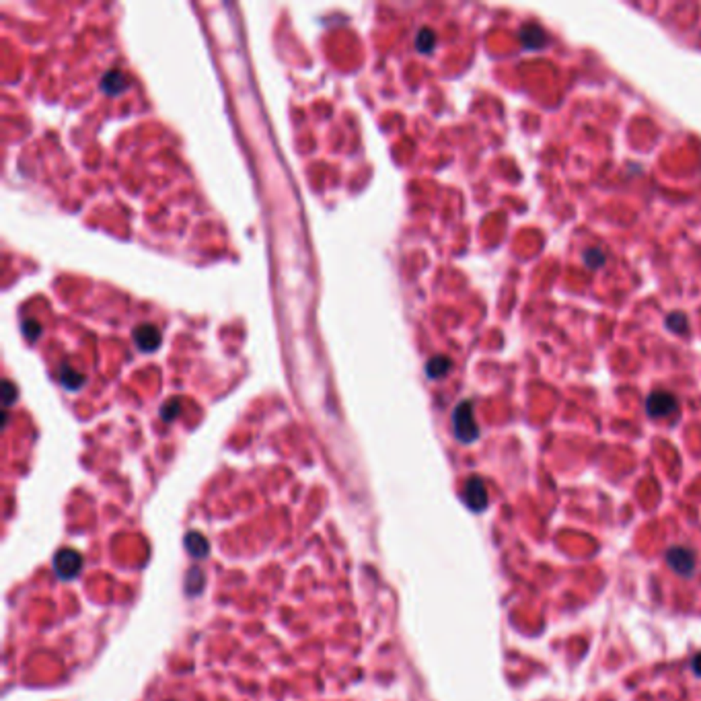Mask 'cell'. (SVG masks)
<instances>
[{
	"label": "cell",
	"mask_w": 701,
	"mask_h": 701,
	"mask_svg": "<svg viewBox=\"0 0 701 701\" xmlns=\"http://www.w3.org/2000/svg\"><path fill=\"white\" fill-rule=\"evenodd\" d=\"M83 568V556L74 549H60L54 556V572L62 580H72L79 576Z\"/></svg>",
	"instance_id": "cell-3"
},
{
	"label": "cell",
	"mask_w": 701,
	"mask_h": 701,
	"mask_svg": "<svg viewBox=\"0 0 701 701\" xmlns=\"http://www.w3.org/2000/svg\"><path fill=\"white\" fill-rule=\"evenodd\" d=\"M4 391H6V405H11L13 403V385L9 381L4 383Z\"/></svg>",
	"instance_id": "cell-15"
},
{
	"label": "cell",
	"mask_w": 701,
	"mask_h": 701,
	"mask_svg": "<svg viewBox=\"0 0 701 701\" xmlns=\"http://www.w3.org/2000/svg\"><path fill=\"white\" fill-rule=\"evenodd\" d=\"M666 563L679 576L689 578L695 574V554L689 547H680V545L671 547L666 551Z\"/></svg>",
	"instance_id": "cell-2"
},
{
	"label": "cell",
	"mask_w": 701,
	"mask_h": 701,
	"mask_svg": "<svg viewBox=\"0 0 701 701\" xmlns=\"http://www.w3.org/2000/svg\"><path fill=\"white\" fill-rule=\"evenodd\" d=\"M415 45H417V50L420 52H430L432 50V45H434V35H432V31H420V35H417V40H415Z\"/></svg>",
	"instance_id": "cell-12"
},
{
	"label": "cell",
	"mask_w": 701,
	"mask_h": 701,
	"mask_svg": "<svg viewBox=\"0 0 701 701\" xmlns=\"http://www.w3.org/2000/svg\"><path fill=\"white\" fill-rule=\"evenodd\" d=\"M186 549L189 551V556L191 557H206L208 556V549H210V545H208V539L204 535H200V533H187V537H186Z\"/></svg>",
	"instance_id": "cell-6"
},
{
	"label": "cell",
	"mask_w": 701,
	"mask_h": 701,
	"mask_svg": "<svg viewBox=\"0 0 701 701\" xmlns=\"http://www.w3.org/2000/svg\"><path fill=\"white\" fill-rule=\"evenodd\" d=\"M463 500L465 504L473 510V512H481L486 510L488 506V490H486V483L481 477H469L465 481V488H463Z\"/></svg>",
	"instance_id": "cell-4"
},
{
	"label": "cell",
	"mask_w": 701,
	"mask_h": 701,
	"mask_svg": "<svg viewBox=\"0 0 701 701\" xmlns=\"http://www.w3.org/2000/svg\"><path fill=\"white\" fill-rule=\"evenodd\" d=\"M60 381H62V385L66 387V389H70V391H77L81 385L84 383V376L81 374V372H77L72 366H62L60 369Z\"/></svg>",
	"instance_id": "cell-8"
},
{
	"label": "cell",
	"mask_w": 701,
	"mask_h": 701,
	"mask_svg": "<svg viewBox=\"0 0 701 701\" xmlns=\"http://www.w3.org/2000/svg\"><path fill=\"white\" fill-rule=\"evenodd\" d=\"M691 668H693V673H695L697 677H701V652L693 656V660H691Z\"/></svg>",
	"instance_id": "cell-14"
},
{
	"label": "cell",
	"mask_w": 701,
	"mask_h": 701,
	"mask_svg": "<svg viewBox=\"0 0 701 701\" xmlns=\"http://www.w3.org/2000/svg\"><path fill=\"white\" fill-rule=\"evenodd\" d=\"M453 426H454V434L461 442H473L477 438V424L473 420V412H471V403H461L456 410H454L453 415Z\"/></svg>",
	"instance_id": "cell-1"
},
{
	"label": "cell",
	"mask_w": 701,
	"mask_h": 701,
	"mask_svg": "<svg viewBox=\"0 0 701 701\" xmlns=\"http://www.w3.org/2000/svg\"><path fill=\"white\" fill-rule=\"evenodd\" d=\"M204 572L200 570V568H191L189 572H187V578H186V590H187V595H198L202 588H204Z\"/></svg>",
	"instance_id": "cell-9"
},
{
	"label": "cell",
	"mask_w": 701,
	"mask_h": 701,
	"mask_svg": "<svg viewBox=\"0 0 701 701\" xmlns=\"http://www.w3.org/2000/svg\"><path fill=\"white\" fill-rule=\"evenodd\" d=\"M101 86H103L105 93H109V95H120L122 91L128 89V79H125L120 70H111V72H107L103 77Z\"/></svg>",
	"instance_id": "cell-7"
},
{
	"label": "cell",
	"mask_w": 701,
	"mask_h": 701,
	"mask_svg": "<svg viewBox=\"0 0 701 701\" xmlns=\"http://www.w3.org/2000/svg\"><path fill=\"white\" fill-rule=\"evenodd\" d=\"M447 371H449V360H447V358H432V360L428 362V366H426V372H428L432 378H438L440 374H444Z\"/></svg>",
	"instance_id": "cell-10"
},
{
	"label": "cell",
	"mask_w": 701,
	"mask_h": 701,
	"mask_svg": "<svg viewBox=\"0 0 701 701\" xmlns=\"http://www.w3.org/2000/svg\"><path fill=\"white\" fill-rule=\"evenodd\" d=\"M21 327H23V333H25V337H27V340H38V337H40V333H42V325H40L35 319H25Z\"/></svg>",
	"instance_id": "cell-11"
},
{
	"label": "cell",
	"mask_w": 701,
	"mask_h": 701,
	"mask_svg": "<svg viewBox=\"0 0 701 701\" xmlns=\"http://www.w3.org/2000/svg\"><path fill=\"white\" fill-rule=\"evenodd\" d=\"M177 410H179V401H177V399H173V401H171L167 408H163V410H161V413H163V417H165L167 422H171V420L177 415Z\"/></svg>",
	"instance_id": "cell-13"
},
{
	"label": "cell",
	"mask_w": 701,
	"mask_h": 701,
	"mask_svg": "<svg viewBox=\"0 0 701 701\" xmlns=\"http://www.w3.org/2000/svg\"><path fill=\"white\" fill-rule=\"evenodd\" d=\"M134 342L138 346V350L152 352L159 348L161 344V331L157 330L155 325H138L134 330Z\"/></svg>",
	"instance_id": "cell-5"
}]
</instances>
